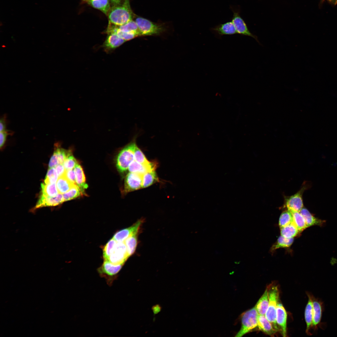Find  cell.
Listing matches in <instances>:
<instances>
[{
    "mask_svg": "<svg viewBox=\"0 0 337 337\" xmlns=\"http://www.w3.org/2000/svg\"><path fill=\"white\" fill-rule=\"evenodd\" d=\"M130 0H124L122 4L115 5L108 13L109 22L117 26L124 25L132 20L133 14Z\"/></svg>",
    "mask_w": 337,
    "mask_h": 337,
    "instance_id": "obj_1",
    "label": "cell"
},
{
    "mask_svg": "<svg viewBox=\"0 0 337 337\" xmlns=\"http://www.w3.org/2000/svg\"><path fill=\"white\" fill-rule=\"evenodd\" d=\"M135 137L133 140L119 152L116 159V165L118 170L124 172L127 170L130 163L134 160V152L137 145Z\"/></svg>",
    "mask_w": 337,
    "mask_h": 337,
    "instance_id": "obj_2",
    "label": "cell"
},
{
    "mask_svg": "<svg viewBox=\"0 0 337 337\" xmlns=\"http://www.w3.org/2000/svg\"><path fill=\"white\" fill-rule=\"evenodd\" d=\"M258 315L255 306L242 313L240 316L241 327L235 336L242 337L257 327Z\"/></svg>",
    "mask_w": 337,
    "mask_h": 337,
    "instance_id": "obj_3",
    "label": "cell"
},
{
    "mask_svg": "<svg viewBox=\"0 0 337 337\" xmlns=\"http://www.w3.org/2000/svg\"><path fill=\"white\" fill-rule=\"evenodd\" d=\"M269 305L265 315L270 322L275 330L277 332L279 328L276 322V308L279 298V291L276 286L267 287Z\"/></svg>",
    "mask_w": 337,
    "mask_h": 337,
    "instance_id": "obj_4",
    "label": "cell"
},
{
    "mask_svg": "<svg viewBox=\"0 0 337 337\" xmlns=\"http://www.w3.org/2000/svg\"><path fill=\"white\" fill-rule=\"evenodd\" d=\"M123 265L114 264L107 260H104L97 271L100 276L105 279L107 285L111 286L117 279L118 274Z\"/></svg>",
    "mask_w": 337,
    "mask_h": 337,
    "instance_id": "obj_5",
    "label": "cell"
},
{
    "mask_svg": "<svg viewBox=\"0 0 337 337\" xmlns=\"http://www.w3.org/2000/svg\"><path fill=\"white\" fill-rule=\"evenodd\" d=\"M230 8L233 13L232 19L237 33L240 35L251 37L260 44L257 37L253 34L248 29L245 22L240 16V9L239 6H230Z\"/></svg>",
    "mask_w": 337,
    "mask_h": 337,
    "instance_id": "obj_6",
    "label": "cell"
},
{
    "mask_svg": "<svg viewBox=\"0 0 337 337\" xmlns=\"http://www.w3.org/2000/svg\"><path fill=\"white\" fill-rule=\"evenodd\" d=\"M135 22L138 26L140 35H159L164 30V27L162 25L154 23L142 17H137Z\"/></svg>",
    "mask_w": 337,
    "mask_h": 337,
    "instance_id": "obj_7",
    "label": "cell"
},
{
    "mask_svg": "<svg viewBox=\"0 0 337 337\" xmlns=\"http://www.w3.org/2000/svg\"><path fill=\"white\" fill-rule=\"evenodd\" d=\"M310 184L305 182L300 189L295 194L286 198V205L288 210L300 212L303 208L302 196L304 191L310 187Z\"/></svg>",
    "mask_w": 337,
    "mask_h": 337,
    "instance_id": "obj_8",
    "label": "cell"
},
{
    "mask_svg": "<svg viewBox=\"0 0 337 337\" xmlns=\"http://www.w3.org/2000/svg\"><path fill=\"white\" fill-rule=\"evenodd\" d=\"M129 256L124 242H117L115 247L107 260L115 265H124Z\"/></svg>",
    "mask_w": 337,
    "mask_h": 337,
    "instance_id": "obj_9",
    "label": "cell"
},
{
    "mask_svg": "<svg viewBox=\"0 0 337 337\" xmlns=\"http://www.w3.org/2000/svg\"><path fill=\"white\" fill-rule=\"evenodd\" d=\"M143 174L129 172L125 177L123 192L124 193L142 188Z\"/></svg>",
    "mask_w": 337,
    "mask_h": 337,
    "instance_id": "obj_10",
    "label": "cell"
},
{
    "mask_svg": "<svg viewBox=\"0 0 337 337\" xmlns=\"http://www.w3.org/2000/svg\"><path fill=\"white\" fill-rule=\"evenodd\" d=\"M313 322L312 326L314 331H316L318 328L321 327V320L322 313L324 310L323 302L319 298H316L313 295Z\"/></svg>",
    "mask_w": 337,
    "mask_h": 337,
    "instance_id": "obj_11",
    "label": "cell"
},
{
    "mask_svg": "<svg viewBox=\"0 0 337 337\" xmlns=\"http://www.w3.org/2000/svg\"><path fill=\"white\" fill-rule=\"evenodd\" d=\"M55 148L49 164V168L55 167L59 164H63L65 160L72 154L71 150H66L58 146Z\"/></svg>",
    "mask_w": 337,
    "mask_h": 337,
    "instance_id": "obj_12",
    "label": "cell"
},
{
    "mask_svg": "<svg viewBox=\"0 0 337 337\" xmlns=\"http://www.w3.org/2000/svg\"><path fill=\"white\" fill-rule=\"evenodd\" d=\"M210 31L216 37L219 38L224 35H232L237 33L232 21L218 24L211 28Z\"/></svg>",
    "mask_w": 337,
    "mask_h": 337,
    "instance_id": "obj_13",
    "label": "cell"
},
{
    "mask_svg": "<svg viewBox=\"0 0 337 337\" xmlns=\"http://www.w3.org/2000/svg\"><path fill=\"white\" fill-rule=\"evenodd\" d=\"M143 222V220H139L129 227L117 232L113 236V238L117 242H123L129 237L139 231V227Z\"/></svg>",
    "mask_w": 337,
    "mask_h": 337,
    "instance_id": "obj_14",
    "label": "cell"
},
{
    "mask_svg": "<svg viewBox=\"0 0 337 337\" xmlns=\"http://www.w3.org/2000/svg\"><path fill=\"white\" fill-rule=\"evenodd\" d=\"M64 202L63 195L60 193L53 197L40 195L34 209L46 207L54 206L61 204Z\"/></svg>",
    "mask_w": 337,
    "mask_h": 337,
    "instance_id": "obj_15",
    "label": "cell"
},
{
    "mask_svg": "<svg viewBox=\"0 0 337 337\" xmlns=\"http://www.w3.org/2000/svg\"><path fill=\"white\" fill-rule=\"evenodd\" d=\"M287 315L286 312L282 304L278 301L276 313V322L281 330L283 337L287 336Z\"/></svg>",
    "mask_w": 337,
    "mask_h": 337,
    "instance_id": "obj_16",
    "label": "cell"
},
{
    "mask_svg": "<svg viewBox=\"0 0 337 337\" xmlns=\"http://www.w3.org/2000/svg\"><path fill=\"white\" fill-rule=\"evenodd\" d=\"M157 165V163L155 162H150L148 164H144L134 160L130 164L128 169L129 172L144 174L147 172L155 170Z\"/></svg>",
    "mask_w": 337,
    "mask_h": 337,
    "instance_id": "obj_17",
    "label": "cell"
},
{
    "mask_svg": "<svg viewBox=\"0 0 337 337\" xmlns=\"http://www.w3.org/2000/svg\"><path fill=\"white\" fill-rule=\"evenodd\" d=\"M126 41L115 33L108 34L102 46L105 51L109 52L119 47Z\"/></svg>",
    "mask_w": 337,
    "mask_h": 337,
    "instance_id": "obj_18",
    "label": "cell"
},
{
    "mask_svg": "<svg viewBox=\"0 0 337 337\" xmlns=\"http://www.w3.org/2000/svg\"><path fill=\"white\" fill-rule=\"evenodd\" d=\"M307 294L308 297V300L305 312V318L306 325V332L307 335H310L312 334L310 332V330L312 328L313 322V295L308 292H307Z\"/></svg>",
    "mask_w": 337,
    "mask_h": 337,
    "instance_id": "obj_19",
    "label": "cell"
},
{
    "mask_svg": "<svg viewBox=\"0 0 337 337\" xmlns=\"http://www.w3.org/2000/svg\"><path fill=\"white\" fill-rule=\"evenodd\" d=\"M257 327L260 330L270 336H273L277 332L265 315H258Z\"/></svg>",
    "mask_w": 337,
    "mask_h": 337,
    "instance_id": "obj_20",
    "label": "cell"
},
{
    "mask_svg": "<svg viewBox=\"0 0 337 337\" xmlns=\"http://www.w3.org/2000/svg\"><path fill=\"white\" fill-rule=\"evenodd\" d=\"M300 212L304 217L307 227L315 225L321 227L325 223V220L315 217L305 208H303Z\"/></svg>",
    "mask_w": 337,
    "mask_h": 337,
    "instance_id": "obj_21",
    "label": "cell"
},
{
    "mask_svg": "<svg viewBox=\"0 0 337 337\" xmlns=\"http://www.w3.org/2000/svg\"><path fill=\"white\" fill-rule=\"evenodd\" d=\"M76 185L80 188L82 193L85 195L84 190L88 186L86 183L83 168L81 165L78 164L75 167Z\"/></svg>",
    "mask_w": 337,
    "mask_h": 337,
    "instance_id": "obj_22",
    "label": "cell"
},
{
    "mask_svg": "<svg viewBox=\"0 0 337 337\" xmlns=\"http://www.w3.org/2000/svg\"><path fill=\"white\" fill-rule=\"evenodd\" d=\"M268 288L255 306L258 315H265L269 305Z\"/></svg>",
    "mask_w": 337,
    "mask_h": 337,
    "instance_id": "obj_23",
    "label": "cell"
},
{
    "mask_svg": "<svg viewBox=\"0 0 337 337\" xmlns=\"http://www.w3.org/2000/svg\"><path fill=\"white\" fill-rule=\"evenodd\" d=\"M65 174L59 177L56 182L58 193L61 194L69 191L74 185L67 178Z\"/></svg>",
    "mask_w": 337,
    "mask_h": 337,
    "instance_id": "obj_24",
    "label": "cell"
},
{
    "mask_svg": "<svg viewBox=\"0 0 337 337\" xmlns=\"http://www.w3.org/2000/svg\"><path fill=\"white\" fill-rule=\"evenodd\" d=\"M291 212L293 222L299 232H302L307 228L305 220L300 212L293 210H288Z\"/></svg>",
    "mask_w": 337,
    "mask_h": 337,
    "instance_id": "obj_25",
    "label": "cell"
},
{
    "mask_svg": "<svg viewBox=\"0 0 337 337\" xmlns=\"http://www.w3.org/2000/svg\"><path fill=\"white\" fill-rule=\"evenodd\" d=\"M87 2L93 7L98 9L106 15L110 10L109 0H89Z\"/></svg>",
    "mask_w": 337,
    "mask_h": 337,
    "instance_id": "obj_26",
    "label": "cell"
},
{
    "mask_svg": "<svg viewBox=\"0 0 337 337\" xmlns=\"http://www.w3.org/2000/svg\"><path fill=\"white\" fill-rule=\"evenodd\" d=\"M138 232H137L127 238L124 241L129 257L135 251L137 245Z\"/></svg>",
    "mask_w": 337,
    "mask_h": 337,
    "instance_id": "obj_27",
    "label": "cell"
},
{
    "mask_svg": "<svg viewBox=\"0 0 337 337\" xmlns=\"http://www.w3.org/2000/svg\"><path fill=\"white\" fill-rule=\"evenodd\" d=\"M41 193L40 195L45 197H53L58 193L56 183L46 184L44 183L41 184Z\"/></svg>",
    "mask_w": 337,
    "mask_h": 337,
    "instance_id": "obj_28",
    "label": "cell"
},
{
    "mask_svg": "<svg viewBox=\"0 0 337 337\" xmlns=\"http://www.w3.org/2000/svg\"><path fill=\"white\" fill-rule=\"evenodd\" d=\"M300 232L293 222L285 227L281 228V236L284 237L293 238Z\"/></svg>",
    "mask_w": 337,
    "mask_h": 337,
    "instance_id": "obj_29",
    "label": "cell"
},
{
    "mask_svg": "<svg viewBox=\"0 0 337 337\" xmlns=\"http://www.w3.org/2000/svg\"><path fill=\"white\" fill-rule=\"evenodd\" d=\"M115 25L117 29L122 32L133 33L138 36H140L138 26L135 21L132 20L122 25Z\"/></svg>",
    "mask_w": 337,
    "mask_h": 337,
    "instance_id": "obj_30",
    "label": "cell"
},
{
    "mask_svg": "<svg viewBox=\"0 0 337 337\" xmlns=\"http://www.w3.org/2000/svg\"><path fill=\"white\" fill-rule=\"evenodd\" d=\"M159 180L155 170L147 172L143 175L142 188L148 187L158 182Z\"/></svg>",
    "mask_w": 337,
    "mask_h": 337,
    "instance_id": "obj_31",
    "label": "cell"
},
{
    "mask_svg": "<svg viewBox=\"0 0 337 337\" xmlns=\"http://www.w3.org/2000/svg\"><path fill=\"white\" fill-rule=\"evenodd\" d=\"M64 201L70 200L85 194L76 184H74L68 192L63 194Z\"/></svg>",
    "mask_w": 337,
    "mask_h": 337,
    "instance_id": "obj_32",
    "label": "cell"
},
{
    "mask_svg": "<svg viewBox=\"0 0 337 337\" xmlns=\"http://www.w3.org/2000/svg\"><path fill=\"white\" fill-rule=\"evenodd\" d=\"M293 242V238H286L281 236L278 239L277 242L273 245L271 250L272 252L279 248L289 247L291 245Z\"/></svg>",
    "mask_w": 337,
    "mask_h": 337,
    "instance_id": "obj_33",
    "label": "cell"
},
{
    "mask_svg": "<svg viewBox=\"0 0 337 337\" xmlns=\"http://www.w3.org/2000/svg\"><path fill=\"white\" fill-rule=\"evenodd\" d=\"M117 242L113 238L110 240L103 247V256L104 260H107L113 252Z\"/></svg>",
    "mask_w": 337,
    "mask_h": 337,
    "instance_id": "obj_34",
    "label": "cell"
},
{
    "mask_svg": "<svg viewBox=\"0 0 337 337\" xmlns=\"http://www.w3.org/2000/svg\"><path fill=\"white\" fill-rule=\"evenodd\" d=\"M58 176L55 167L49 168L46 176L44 183L46 184L56 183Z\"/></svg>",
    "mask_w": 337,
    "mask_h": 337,
    "instance_id": "obj_35",
    "label": "cell"
},
{
    "mask_svg": "<svg viewBox=\"0 0 337 337\" xmlns=\"http://www.w3.org/2000/svg\"><path fill=\"white\" fill-rule=\"evenodd\" d=\"M293 222L291 212L288 210L283 212L279 220V225L280 228L285 227Z\"/></svg>",
    "mask_w": 337,
    "mask_h": 337,
    "instance_id": "obj_36",
    "label": "cell"
},
{
    "mask_svg": "<svg viewBox=\"0 0 337 337\" xmlns=\"http://www.w3.org/2000/svg\"><path fill=\"white\" fill-rule=\"evenodd\" d=\"M134 160L144 164H148L150 162L147 159L143 152L137 145L136 146L134 151Z\"/></svg>",
    "mask_w": 337,
    "mask_h": 337,
    "instance_id": "obj_37",
    "label": "cell"
},
{
    "mask_svg": "<svg viewBox=\"0 0 337 337\" xmlns=\"http://www.w3.org/2000/svg\"><path fill=\"white\" fill-rule=\"evenodd\" d=\"M78 164V162L77 160L71 154L66 158L63 164L67 170L73 169Z\"/></svg>",
    "mask_w": 337,
    "mask_h": 337,
    "instance_id": "obj_38",
    "label": "cell"
},
{
    "mask_svg": "<svg viewBox=\"0 0 337 337\" xmlns=\"http://www.w3.org/2000/svg\"><path fill=\"white\" fill-rule=\"evenodd\" d=\"M67 178L72 183L76 184V175L74 170L73 169L66 170L65 174Z\"/></svg>",
    "mask_w": 337,
    "mask_h": 337,
    "instance_id": "obj_39",
    "label": "cell"
},
{
    "mask_svg": "<svg viewBox=\"0 0 337 337\" xmlns=\"http://www.w3.org/2000/svg\"><path fill=\"white\" fill-rule=\"evenodd\" d=\"M8 134V132L7 130L0 132V146L1 148L4 145Z\"/></svg>",
    "mask_w": 337,
    "mask_h": 337,
    "instance_id": "obj_40",
    "label": "cell"
},
{
    "mask_svg": "<svg viewBox=\"0 0 337 337\" xmlns=\"http://www.w3.org/2000/svg\"><path fill=\"white\" fill-rule=\"evenodd\" d=\"M55 168L58 177L64 175L66 171L63 164H59L56 166Z\"/></svg>",
    "mask_w": 337,
    "mask_h": 337,
    "instance_id": "obj_41",
    "label": "cell"
},
{
    "mask_svg": "<svg viewBox=\"0 0 337 337\" xmlns=\"http://www.w3.org/2000/svg\"><path fill=\"white\" fill-rule=\"evenodd\" d=\"M5 117L2 118L0 121V132L5 131L6 129Z\"/></svg>",
    "mask_w": 337,
    "mask_h": 337,
    "instance_id": "obj_42",
    "label": "cell"
},
{
    "mask_svg": "<svg viewBox=\"0 0 337 337\" xmlns=\"http://www.w3.org/2000/svg\"><path fill=\"white\" fill-rule=\"evenodd\" d=\"M161 307L159 305H156L152 307V310L154 313L155 314H157L158 312L160 311L161 310Z\"/></svg>",
    "mask_w": 337,
    "mask_h": 337,
    "instance_id": "obj_43",
    "label": "cell"
},
{
    "mask_svg": "<svg viewBox=\"0 0 337 337\" xmlns=\"http://www.w3.org/2000/svg\"><path fill=\"white\" fill-rule=\"evenodd\" d=\"M112 3L115 5H117L120 4L123 0H110Z\"/></svg>",
    "mask_w": 337,
    "mask_h": 337,
    "instance_id": "obj_44",
    "label": "cell"
},
{
    "mask_svg": "<svg viewBox=\"0 0 337 337\" xmlns=\"http://www.w3.org/2000/svg\"><path fill=\"white\" fill-rule=\"evenodd\" d=\"M84 0L86 2H87V1H89V0Z\"/></svg>",
    "mask_w": 337,
    "mask_h": 337,
    "instance_id": "obj_45",
    "label": "cell"
}]
</instances>
